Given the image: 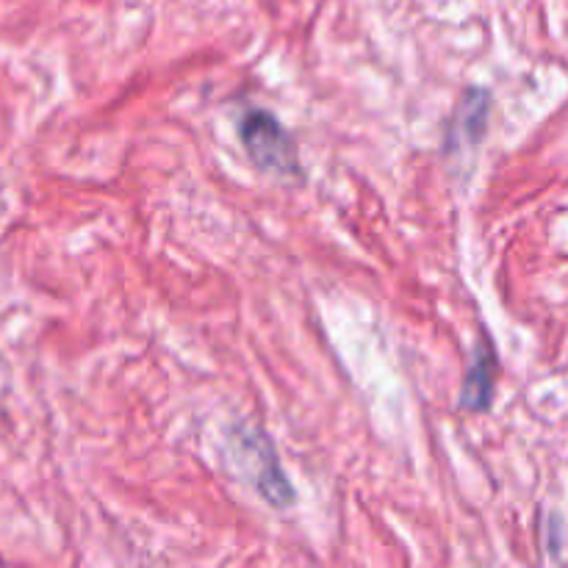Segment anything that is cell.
Returning a JSON list of instances; mask_svg holds the SVG:
<instances>
[{
	"label": "cell",
	"instance_id": "2",
	"mask_svg": "<svg viewBox=\"0 0 568 568\" xmlns=\"http://www.w3.org/2000/svg\"><path fill=\"white\" fill-rule=\"evenodd\" d=\"M239 139H242L250 161L258 170L281 178L300 175L297 144H294L292 133L281 125L275 114L261 109L244 111V116L239 120Z\"/></svg>",
	"mask_w": 568,
	"mask_h": 568
},
{
	"label": "cell",
	"instance_id": "4",
	"mask_svg": "<svg viewBox=\"0 0 568 568\" xmlns=\"http://www.w3.org/2000/svg\"><path fill=\"white\" fill-rule=\"evenodd\" d=\"M488 122V92L483 89H469L466 98L460 100L458 116H455L453 133H449V148H455V142H480L483 133H486Z\"/></svg>",
	"mask_w": 568,
	"mask_h": 568
},
{
	"label": "cell",
	"instance_id": "1",
	"mask_svg": "<svg viewBox=\"0 0 568 568\" xmlns=\"http://www.w3.org/2000/svg\"><path fill=\"white\" fill-rule=\"evenodd\" d=\"M231 455L239 464V471L253 483L255 491L275 508H286L294 503V488L277 460L275 447L261 430H236L231 436Z\"/></svg>",
	"mask_w": 568,
	"mask_h": 568
},
{
	"label": "cell",
	"instance_id": "3",
	"mask_svg": "<svg viewBox=\"0 0 568 568\" xmlns=\"http://www.w3.org/2000/svg\"><path fill=\"white\" fill-rule=\"evenodd\" d=\"M494 377H497V358L488 344H480L471 361L469 372L464 377V394H460V408L466 410H488L494 399Z\"/></svg>",
	"mask_w": 568,
	"mask_h": 568
}]
</instances>
